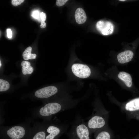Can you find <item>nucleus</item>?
<instances>
[{
  "label": "nucleus",
  "mask_w": 139,
  "mask_h": 139,
  "mask_svg": "<svg viewBox=\"0 0 139 139\" xmlns=\"http://www.w3.org/2000/svg\"><path fill=\"white\" fill-rule=\"evenodd\" d=\"M77 104L76 102L70 101L48 102L32 110V115L34 118H40L43 121L50 120L56 114L73 108Z\"/></svg>",
  "instance_id": "nucleus-1"
},
{
  "label": "nucleus",
  "mask_w": 139,
  "mask_h": 139,
  "mask_svg": "<svg viewBox=\"0 0 139 139\" xmlns=\"http://www.w3.org/2000/svg\"><path fill=\"white\" fill-rule=\"evenodd\" d=\"M31 120L28 119L21 123L10 126H0V132L3 139H28L30 134Z\"/></svg>",
  "instance_id": "nucleus-2"
},
{
  "label": "nucleus",
  "mask_w": 139,
  "mask_h": 139,
  "mask_svg": "<svg viewBox=\"0 0 139 139\" xmlns=\"http://www.w3.org/2000/svg\"><path fill=\"white\" fill-rule=\"evenodd\" d=\"M68 139H91L90 132L86 124L79 115H77L70 130L66 133Z\"/></svg>",
  "instance_id": "nucleus-3"
},
{
  "label": "nucleus",
  "mask_w": 139,
  "mask_h": 139,
  "mask_svg": "<svg viewBox=\"0 0 139 139\" xmlns=\"http://www.w3.org/2000/svg\"><path fill=\"white\" fill-rule=\"evenodd\" d=\"M46 136V139H58L66 133L69 127L67 123H58L50 120H45Z\"/></svg>",
  "instance_id": "nucleus-4"
},
{
  "label": "nucleus",
  "mask_w": 139,
  "mask_h": 139,
  "mask_svg": "<svg viewBox=\"0 0 139 139\" xmlns=\"http://www.w3.org/2000/svg\"><path fill=\"white\" fill-rule=\"evenodd\" d=\"M92 116L86 123L91 134L102 129L105 126V119L99 112Z\"/></svg>",
  "instance_id": "nucleus-5"
},
{
  "label": "nucleus",
  "mask_w": 139,
  "mask_h": 139,
  "mask_svg": "<svg viewBox=\"0 0 139 139\" xmlns=\"http://www.w3.org/2000/svg\"><path fill=\"white\" fill-rule=\"evenodd\" d=\"M45 122H36L32 127L30 134L28 139H46V134Z\"/></svg>",
  "instance_id": "nucleus-6"
},
{
  "label": "nucleus",
  "mask_w": 139,
  "mask_h": 139,
  "mask_svg": "<svg viewBox=\"0 0 139 139\" xmlns=\"http://www.w3.org/2000/svg\"><path fill=\"white\" fill-rule=\"evenodd\" d=\"M57 88L54 86H50L45 87L36 91L34 96L40 99H47L56 94L58 92Z\"/></svg>",
  "instance_id": "nucleus-7"
},
{
  "label": "nucleus",
  "mask_w": 139,
  "mask_h": 139,
  "mask_svg": "<svg viewBox=\"0 0 139 139\" xmlns=\"http://www.w3.org/2000/svg\"><path fill=\"white\" fill-rule=\"evenodd\" d=\"M73 74L76 76L81 78H86L91 74V70L87 65L80 64H75L72 66Z\"/></svg>",
  "instance_id": "nucleus-8"
},
{
  "label": "nucleus",
  "mask_w": 139,
  "mask_h": 139,
  "mask_svg": "<svg viewBox=\"0 0 139 139\" xmlns=\"http://www.w3.org/2000/svg\"><path fill=\"white\" fill-rule=\"evenodd\" d=\"M96 27L99 32L106 36L112 34L114 29V25L111 22L102 20H100L97 23Z\"/></svg>",
  "instance_id": "nucleus-9"
},
{
  "label": "nucleus",
  "mask_w": 139,
  "mask_h": 139,
  "mask_svg": "<svg viewBox=\"0 0 139 139\" xmlns=\"http://www.w3.org/2000/svg\"><path fill=\"white\" fill-rule=\"evenodd\" d=\"M133 56L134 53L133 51L128 50L120 53L118 54L117 57L119 63L124 64L131 61Z\"/></svg>",
  "instance_id": "nucleus-10"
},
{
  "label": "nucleus",
  "mask_w": 139,
  "mask_h": 139,
  "mask_svg": "<svg viewBox=\"0 0 139 139\" xmlns=\"http://www.w3.org/2000/svg\"><path fill=\"white\" fill-rule=\"evenodd\" d=\"M75 17L76 22L79 24L84 23L87 19L86 15L84 11L81 7L78 8L76 10Z\"/></svg>",
  "instance_id": "nucleus-11"
},
{
  "label": "nucleus",
  "mask_w": 139,
  "mask_h": 139,
  "mask_svg": "<svg viewBox=\"0 0 139 139\" xmlns=\"http://www.w3.org/2000/svg\"><path fill=\"white\" fill-rule=\"evenodd\" d=\"M125 107L126 110L130 111L139 110V98L134 99L127 102Z\"/></svg>",
  "instance_id": "nucleus-12"
},
{
  "label": "nucleus",
  "mask_w": 139,
  "mask_h": 139,
  "mask_svg": "<svg viewBox=\"0 0 139 139\" xmlns=\"http://www.w3.org/2000/svg\"><path fill=\"white\" fill-rule=\"evenodd\" d=\"M118 77L124 82L127 86L128 87L131 86L132 78L129 74L124 72H120L118 75Z\"/></svg>",
  "instance_id": "nucleus-13"
},
{
  "label": "nucleus",
  "mask_w": 139,
  "mask_h": 139,
  "mask_svg": "<svg viewBox=\"0 0 139 139\" xmlns=\"http://www.w3.org/2000/svg\"><path fill=\"white\" fill-rule=\"evenodd\" d=\"M111 134L106 130L101 129L95 132L94 139H111Z\"/></svg>",
  "instance_id": "nucleus-14"
},
{
  "label": "nucleus",
  "mask_w": 139,
  "mask_h": 139,
  "mask_svg": "<svg viewBox=\"0 0 139 139\" xmlns=\"http://www.w3.org/2000/svg\"><path fill=\"white\" fill-rule=\"evenodd\" d=\"M21 65L22 66V73L24 75L31 74L33 72V68L30 65L29 62L23 61L21 63Z\"/></svg>",
  "instance_id": "nucleus-15"
},
{
  "label": "nucleus",
  "mask_w": 139,
  "mask_h": 139,
  "mask_svg": "<svg viewBox=\"0 0 139 139\" xmlns=\"http://www.w3.org/2000/svg\"><path fill=\"white\" fill-rule=\"evenodd\" d=\"M32 48L29 47L27 48L23 52L22 56L23 58L25 60L29 59H35L36 57V55L35 54L31 53Z\"/></svg>",
  "instance_id": "nucleus-16"
},
{
  "label": "nucleus",
  "mask_w": 139,
  "mask_h": 139,
  "mask_svg": "<svg viewBox=\"0 0 139 139\" xmlns=\"http://www.w3.org/2000/svg\"><path fill=\"white\" fill-rule=\"evenodd\" d=\"M10 85L8 82L2 79H0V91L4 92L8 90Z\"/></svg>",
  "instance_id": "nucleus-17"
},
{
  "label": "nucleus",
  "mask_w": 139,
  "mask_h": 139,
  "mask_svg": "<svg viewBox=\"0 0 139 139\" xmlns=\"http://www.w3.org/2000/svg\"><path fill=\"white\" fill-rule=\"evenodd\" d=\"M24 1V0H12V4L14 6H17L21 4Z\"/></svg>",
  "instance_id": "nucleus-18"
},
{
  "label": "nucleus",
  "mask_w": 139,
  "mask_h": 139,
  "mask_svg": "<svg viewBox=\"0 0 139 139\" xmlns=\"http://www.w3.org/2000/svg\"><path fill=\"white\" fill-rule=\"evenodd\" d=\"M68 0H57L56 4L57 6H61L64 5L68 1Z\"/></svg>",
  "instance_id": "nucleus-19"
},
{
  "label": "nucleus",
  "mask_w": 139,
  "mask_h": 139,
  "mask_svg": "<svg viewBox=\"0 0 139 139\" xmlns=\"http://www.w3.org/2000/svg\"><path fill=\"white\" fill-rule=\"evenodd\" d=\"M39 13L37 10H35L33 11L32 14V16L33 18L38 19L39 18Z\"/></svg>",
  "instance_id": "nucleus-20"
},
{
  "label": "nucleus",
  "mask_w": 139,
  "mask_h": 139,
  "mask_svg": "<svg viewBox=\"0 0 139 139\" xmlns=\"http://www.w3.org/2000/svg\"><path fill=\"white\" fill-rule=\"evenodd\" d=\"M40 17L41 19V21H45L46 18V15L45 13L42 12L40 14Z\"/></svg>",
  "instance_id": "nucleus-21"
},
{
  "label": "nucleus",
  "mask_w": 139,
  "mask_h": 139,
  "mask_svg": "<svg viewBox=\"0 0 139 139\" xmlns=\"http://www.w3.org/2000/svg\"><path fill=\"white\" fill-rule=\"evenodd\" d=\"M7 36L9 38H11L12 37V32L10 29H7Z\"/></svg>",
  "instance_id": "nucleus-22"
},
{
  "label": "nucleus",
  "mask_w": 139,
  "mask_h": 139,
  "mask_svg": "<svg viewBox=\"0 0 139 139\" xmlns=\"http://www.w3.org/2000/svg\"><path fill=\"white\" fill-rule=\"evenodd\" d=\"M46 27V24L45 21H41V24L40 26L41 28H45Z\"/></svg>",
  "instance_id": "nucleus-23"
},
{
  "label": "nucleus",
  "mask_w": 139,
  "mask_h": 139,
  "mask_svg": "<svg viewBox=\"0 0 139 139\" xmlns=\"http://www.w3.org/2000/svg\"><path fill=\"white\" fill-rule=\"evenodd\" d=\"M2 65V64L1 62V61L0 60V67H1V66Z\"/></svg>",
  "instance_id": "nucleus-24"
},
{
  "label": "nucleus",
  "mask_w": 139,
  "mask_h": 139,
  "mask_svg": "<svg viewBox=\"0 0 139 139\" xmlns=\"http://www.w3.org/2000/svg\"><path fill=\"white\" fill-rule=\"evenodd\" d=\"M119 1H126V0H119Z\"/></svg>",
  "instance_id": "nucleus-25"
}]
</instances>
